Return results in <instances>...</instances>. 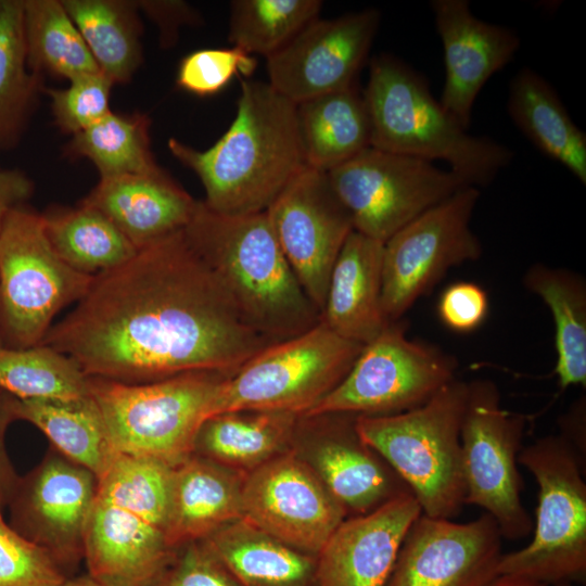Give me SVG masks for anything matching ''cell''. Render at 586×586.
<instances>
[{
    "mask_svg": "<svg viewBox=\"0 0 586 586\" xmlns=\"http://www.w3.org/2000/svg\"><path fill=\"white\" fill-rule=\"evenodd\" d=\"M41 344L89 377L137 384L199 370L234 373L273 343L244 323L180 230L93 276Z\"/></svg>",
    "mask_w": 586,
    "mask_h": 586,
    "instance_id": "6da1fadb",
    "label": "cell"
},
{
    "mask_svg": "<svg viewBox=\"0 0 586 586\" xmlns=\"http://www.w3.org/2000/svg\"><path fill=\"white\" fill-rule=\"evenodd\" d=\"M237 114L211 148L171 138L170 153L201 180L211 209L226 215L265 212L304 167L296 104L268 82L243 79Z\"/></svg>",
    "mask_w": 586,
    "mask_h": 586,
    "instance_id": "7a4b0ae2",
    "label": "cell"
},
{
    "mask_svg": "<svg viewBox=\"0 0 586 586\" xmlns=\"http://www.w3.org/2000/svg\"><path fill=\"white\" fill-rule=\"evenodd\" d=\"M183 232L230 295L244 323L271 343L318 324L266 212L226 215L198 201Z\"/></svg>",
    "mask_w": 586,
    "mask_h": 586,
    "instance_id": "3957f363",
    "label": "cell"
},
{
    "mask_svg": "<svg viewBox=\"0 0 586 586\" xmlns=\"http://www.w3.org/2000/svg\"><path fill=\"white\" fill-rule=\"evenodd\" d=\"M173 468L119 454L98 479L84 561L106 586H153L173 560L167 540Z\"/></svg>",
    "mask_w": 586,
    "mask_h": 586,
    "instance_id": "277c9868",
    "label": "cell"
},
{
    "mask_svg": "<svg viewBox=\"0 0 586 586\" xmlns=\"http://www.w3.org/2000/svg\"><path fill=\"white\" fill-rule=\"evenodd\" d=\"M371 128L370 146L433 162L442 160L467 186H488L513 152L468 132L432 95L429 85L403 61L371 60L362 92Z\"/></svg>",
    "mask_w": 586,
    "mask_h": 586,
    "instance_id": "5b68a950",
    "label": "cell"
},
{
    "mask_svg": "<svg viewBox=\"0 0 586 586\" xmlns=\"http://www.w3.org/2000/svg\"><path fill=\"white\" fill-rule=\"evenodd\" d=\"M468 382L454 379L423 405L388 416H357L360 440L409 487L424 515L456 518L466 505L461 424Z\"/></svg>",
    "mask_w": 586,
    "mask_h": 586,
    "instance_id": "8992f818",
    "label": "cell"
},
{
    "mask_svg": "<svg viewBox=\"0 0 586 586\" xmlns=\"http://www.w3.org/2000/svg\"><path fill=\"white\" fill-rule=\"evenodd\" d=\"M231 374L199 370L137 384L90 377V394L118 454L175 467L193 454L196 434Z\"/></svg>",
    "mask_w": 586,
    "mask_h": 586,
    "instance_id": "52a82bcc",
    "label": "cell"
},
{
    "mask_svg": "<svg viewBox=\"0 0 586 586\" xmlns=\"http://www.w3.org/2000/svg\"><path fill=\"white\" fill-rule=\"evenodd\" d=\"M582 454L561 434L522 447L518 463L538 486L533 538L502 553L497 574L527 577L546 585L583 582L586 575V483Z\"/></svg>",
    "mask_w": 586,
    "mask_h": 586,
    "instance_id": "ba28073f",
    "label": "cell"
},
{
    "mask_svg": "<svg viewBox=\"0 0 586 586\" xmlns=\"http://www.w3.org/2000/svg\"><path fill=\"white\" fill-rule=\"evenodd\" d=\"M362 346L320 320L300 335L267 346L226 378L212 416L241 410L302 416L344 379Z\"/></svg>",
    "mask_w": 586,
    "mask_h": 586,
    "instance_id": "9c48e42d",
    "label": "cell"
},
{
    "mask_svg": "<svg viewBox=\"0 0 586 586\" xmlns=\"http://www.w3.org/2000/svg\"><path fill=\"white\" fill-rule=\"evenodd\" d=\"M93 276L67 265L53 250L42 214L15 207L0 232V331L3 346L43 342L56 314L77 303Z\"/></svg>",
    "mask_w": 586,
    "mask_h": 586,
    "instance_id": "30bf717a",
    "label": "cell"
},
{
    "mask_svg": "<svg viewBox=\"0 0 586 586\" xmlns=\"http://www.w3.org/2000/svg\"><path fill=\"white\" fill-rule=\"evenodd\" d=\"M457 359L436 345L409 340L406 322H390L365 344L344 379L302 416H388L426 403L456 378Z\"/></svg>",
    "mask_w": 586,
    "mask_h": 586,
    "instance_id": "8fae6325",
    "label": "cell"
},
{
    "mask_svg": "<svg viewBox=\"0 0 586 586\" xmlns=\"http://www.w3.org/2000/svg\"><path fill=\"white\" fill-rule=\"evenodd\" d=\"M524 426L522 416L501 407L495 382H468L460 433L466 505L484 509L509 540L525 538L534 526L522 502L518 470Z\"/></svg>",
    "mask_w": 586,
    "mask_h": 586,
    "instance_id": "7c38bea8",
    "label": "cell"
},
{
    "mask_svg": "<svg viewBox=\"0 0 586 586\" xmlns=\"http://www.w3.org/2000/svg\"><path fill=\"white\" fill-rule=\"evenodd\" d=\"M355 231L385 243L467 184L433 162L369 146L327 171Z\"/></svg>",
    "mask_w": 586,
    "mask_h": 586,
    "instance_id": "4fadbf2b",
    "label": "cell"
},
{
    "mask_svg": "<svg viewBox=\"0 0 586 586\" xmlns=\"http://www.w3.org/2000/svg\"><path fill=\"white\" fill-rule=\"evenodd\" d=\"M479 198L480 189L463 187L383 244L382 309L388 322L402 320L449 269L481 257L482 243L470 226Z\"/></svg>",
    "mask_w": 586,
    "mask_h": 586,
    "instance_id": "5bb4252c",
    "label": "cell"
},
{
    "mask_svg": "<svg viewBox=\"0 0 586 586\" xmlns=\"http://www.w3.org/2000/svg\"><path fill=\"white\" fill-rule=\"evenodd\" d=\"M98 477L50 446L42 460L20 476L9 501V523L41 547L67 578L85 557L87 526Z\"/></svg>",
    "mask_w": 586,
    "mask_h": 586,
    "instance_id": "9a60e30c",
    "label": "cell"
},
{
    "mask_svg": "<svg viewBox=\"0 0 586 586\" xmlns=\"http://www.w3.org/2000/svg\"><path fill=\"white\" fill-rule=\"evenodd\" d=\"M346 514L314 469L292 451L243 477L241 519L303 552L317 556Z\"/></svg>",
    "mask_w": 586,
    "mask_h": 586,
    "instance_id": "2e32d148",
    "label": "cell"
},
{
    "mask_svg": "<svg viewBox=\"0 0 586 586\" xmlns=\"http://www.w3.org/2000/svg\"><path fill=\"white\" fill-rule=\"evenodd\" d=\"M265 212L284 256L321 315L333 265L354 230L328 173L304 166Z\"/></svg>",
    "mask_w": 586,
    "mask_h": 586,
    "instance_id": "e0dca14e",
    "label": "cell"
},
{
    "mask_svg": "<svg viewBox=\"0 0 586 586\" xmlns=\"http://www.w3.org/2000/svg\"><path fill=\"white\" fill-rule=\"evenodd\" d=\"M380 18L378 10L366 9L314 20L266 58L268 84L295 104L355 85Z\"/></svg>",
    "mask_w": 586,
    "mask_h": 586,
    "instance_id": "ac0fdd59",
    "label": "cell"
},
{
    "mask_svg": "<svg viewBox=\"0 0 586 586\" xmlns=\"http://www.w3.org/2000/svg\"><path fill=\"white\" fill-rule=\"evenodd\" d=\"M501 539L487 513L466 523L421 513L385 586H485L498 575Z\"/></svg>",
    "mask_w": 586,
    "mask_h": 586,
    "instance_id": "d6986e66",
    "label": "cell"
},
{
    "mask_svg": "<svg viewBox=\"0 0 586 586\" xmlns=\"http://www.w3.org/2000/svg\"><path fill=\"white\" fill-rule=\"evenodd\" d=\"M441 38L445 81L441 105L464 129L475 99L488 79L512 61L521 38L511 28L476 17L467 0H433Z\"/></svg>",
    "mask_w": 586,
    "mask_h": 586,
    "instance_id": "ffe728a7",
    "label": "cell"
},
{
    "mask_svg": "<svg viewBox=\"0 0 586 586\" xmlns=\"http://www.w3.org/2000/svg\"><path fill=\"white\" fill-rule=\"evenodd\" d=\"M421 508L412 494L345 519L316 556L318 586H385Z\"/></svg>",
    "mask_w": 586,
    "mask_h": 586,
    "instance_id": "44dd1931",
    "label": "cell"
},
{
    "mask_svg": "<svg viewBox=\"0 0 586 586\" xmlns=\"http://www.w3.org/2000/svg\"><path fill=\"white\" fill-rule=\"evenodd\" d=\"M321 441L315 445L311 464L330 494L356 515L411 494L406 483L356 430V415L322 413Z\"/></svg>",
    "mask_w": 586,
    "mask_h": 586,
    "instance_id": "7402d4cb",
    "label": "cell"
},
{
    "mask_svg": "<svg viewBox=\"0 0 586 586\" xmlns=\"http://www.w3.org/2000/svg\"><path fill=\"white\" fill-rule=\"evenodd\" d=\"M81 203L106 216L139 250L183 230L198 201L161 168L100 178Z\"/></svg>",
    "mask_w": 586,
    "mask_h": 586,
    "instance_id": "603a6c76",
    "label": "cell"
},
{
    "mask_svg": "<svg viewBox=\"0 0 586 586\" xmlns=\"http://www.w3.org/2000/svg\"><path fill=\"white\" fill-rule=\"evenodd\" d=\"M383 244L353 230L333 265L321 313L329 328L361 345L390 323L382 309Z\"/></svg>",
    "mask_w": 586,
    "mask_h": 586,
    "instance_id": "cb8c5ba5",
    "label": "cell"
},
{
    "mask_svg": "<svg viewBox=\"0 0 586 586\" xmlns=\"http://www.w3.org/2000/svg\"><path fill=\"white\" fill-rule=\"evenodd\" d=\"M243 477L192 454L173 468L167 540L177 550L241 519Z\"/></svg>",
    "mask_w": 586,
    "mask_h": 586,
    "instance_id": "d4e9b609",
    "label": "cell"
},
{
    "mask_svg": "<svg viewBox=\"0 0 586 586\" xmlns=\"http://www.w3.org/2000/svg\"><path fill=\"white\" fill-rule=\"evenodd\" d=\"M203 542L241 586H318L316 556L297 550L242 519Z\"/></svg>",
    "mask_w": 586,
    "mask_h": 586,
    "instance_id": "484cf974",
    "label": "cell"
},
{
    "mask_svg": "<svg viewBox=\"0 0 586 586\" xmlns=\"http://www.w3.org/2000/svg\"><path fill=\"white\" fill-rule=\"evenodd\" d=\"M508 112L519 130L546 156L586 184V136L551 85L532 68L509 86Z\"/></svg>",
    "mask_w": 586,
    "mask_h": 586,
    "instance_id": "4316f807",
    "label": "cell"
},
{
    "mask_svg": "<svg viewBox=\"0 0 586 586\" xmlns=\"http://www.w3.org/2000/svg\"><path fill=\"white\" fill-rule=\"evenodd\" d=\"M305 165L329 171L370 146L366 102L356 85L296 104Z\"/></svg>",
    "mask_w": 586,
    "mask_h": 586,
    "instance_id": "83f0119b",
    "label": "cell"
},
{
    "mask_svg": "<svg viewBox=\"0 0 586 586\" xmlns=\"http://www.w3.org/2000/svg\"><path fill=\"white\" fill-rule=\"evenodd\" d=\"M298 416L241 410L214 415L201 425L193 454L233 471H252L283 453Z\"/></svg>",
    "mask_w": 586,
    "mask_h": 586,
    "instance_id": "f1b7e54d",
    "label": "cell"
},
{
    "mask_svg": "<svg viewBox=\"0 0 586 586\" xmlns=\"http://www.w3.org/2000/svg\"><path fill=\"white\" fill-rule=\"evenodd\" d=\"M17 420L40 430L51 446L98 479L119 455L91 394L78 399H18Z\"/></svg>",
    "mask_w": 586,
    "mask_h": 586,
    "instance_id": "f546056e",
    "label": "cell"
},
{
    "mask_svg": "<svg viewBox=\"0 0 586 586\" xmlns=\"http://www.w3.org/2000/svg\"><path fill=\"white\" fill-rule=\"evenodd\" d=\"M523 284L549 308L555 326L559 386H586V282L582 275L561 267L532 265Z\"/></svg>",
    "mask_w": 586,
    "mask_h": 586,
    "instance_id": "4dcf8cb0",
    "label": "cell"
},
{
    "mask_svg": "<svg viewBox=\"0 0 586 586\" xmlns=\"http://www.w3.org/2000/svg\"><path fill=\"white\" fill-rule=\"evenodd\" d=\"M100 72L127 82L142 61L138 4L120 0H63Z\"/></svg>",
    "mask_w": 586,
    "mask_h": 586,
    "instance_id": "1f68e13d",
    "label": "cell"
},
{
    "mask_svg": "<svg viewBox=\"0 0 586 586\" xmlns=\"http://www.w3.org/2000/svg\"><path fill=\"white\" fill-rule=\"evenodd\" d=\"M42 218L53 250L79 272L95 276L119 266L137 252L106 216L82 203L42 214Z\"/></svg>",
    "mask_w": 586,
    "mask_h": 586,
    "instance_id": "d6a6232c",
    "label": "cell"
},
{
    "mask_svg": "<svg viewBox=\"0 0 586 586\" xmlns=\"http://www.w3.org/2000/svg\"><path fill=\"white\" fill-rule=\"evenodd\" d=\"M23 4L27 62L33 74L48 72L69 80L100 71L62 1L23 0Z\"/></svg>",
    "mask_w": 586,
    "mask_h": 586,
    "instance_id": "836d02e7",
    "label": "cell"
},
{
    "mask_svg": "<svg viewBox=\"0 0 586 586\" xmlns=\"http://www.w3.org/2000/svg\"><path fill=\"white\" fill-rule=\"evenodd\" d=\"M0 390L18 399H78L90 395V377L49 345H1Z\"/></svg>",
    "mask_w": 586,
    "mask_h": 586,
    "instance_id": "e575fe53",
    "label": "cell"
},
{
    "mask_svg": "<svg viewBox=\"0 0 586 586\" xmlns=\"http://www.w3.org/2000/svg\"><path fill=\"white\" fill-rule=\"evenodd\" d=\"M149 127L150 120L144 115L111 112L74 135L68 151L89 158L100 178L155 173L161 167L150 149Z\"/></svg>",
    "mask_w": 586,
    "mask_h": 586,
    "instance_id": "d590c367",
    "label": "cell"
},
{
    "mask_svg": "<svg viewBox=\"0 0 586 586\" xmlns=\"http://www.w3.org/2000/svg\"><path fill=\"white\" fill-rule=\"evenodd\" d=\"M37 88L27 62L23 0H0V148L20 136Z\"/></svg>",
    "mask_w": 586,
    "mask_h": 586,
    "instance_id": "8d00e7d4",
    "label": "cell"
},
{
    "mask_svg": "<svg viewBox=\"0 0 586 586\" xmlns=\"http://www.w3.org/2000/svg\"><path fill=\"white\" fill-rule=\"evenodd\" d=\"M228 39L245 52L273 54L318 18L319 0H234Z\"/></svg>",
    "mask_w": 586,
    "mask_h": 586,
    "instance_id": "74e56055",
    "label": "cell"
},
{
    "mask_svg": "<svg viewBox=\"0 0 586 586\" xmlns=\"http://www.w3.org/2000/svg\"><path fill=\"white\" fill-rule=\"evenodd\" d=\"M256 59L241 48H204L183 56L177 71V86L199 97L214 95L237 75L251 76Z\"/></svg>",
    "mask_w": 586,
    "mask_h": 586,
    "instance_id": "f35d334b",
    "label": "cell"
},
{
    "mask_svg": "<svg viewBox=\"0 0 586 586\" xmlns=\"http://www.w3.org/2000/svg\"><path fill=\"white\" fill-rule=\"evenodd\" d=\"M64 89H47L56 125L72 136L89 128L112 111L113 81L102 72L78 75Z\"/></svg>",
    "mask_w": 586,
    "mask_h": 586,
    "instance_id": "ab89813d",
    "label": "cell"
},
{
    "mask_svg": "<svg viewBox=\"0 0 586 586\" xmlns=\"http://www.w3.org/2000/svg\"><path fill=\"white\" fill-rule=\"evenodd\" d=\"M66 579L48 552L16 532L0 511V586H63Z\"/></svg>",
    "mask_w": 586,
    "mask_h": 586,
    "instance_id": "60d3db41",
    "label": "cell"
},
{
    "mask_svg": "<svg viewBox=\"0 0 586 586\" xmlns=\"http://www.w3.org/2000/svg\"><path fill=\"white\" fill-rule=\"evenodd\" d=\"M153 586H241L203 540L176 553Z\"/></svg>",
    "mask_w": 586,
    "mask_h": 586,
    "instance_id": "b9f144b4",
    "label": "cell"
},
{
    "mask_svg": "<svg viewBox=\"0 0 586 586\" xmlns=\"http://www.w3.org/2000/svg\"><path fill=\"white\" fill-rule=\"evenodd\" d=\"M487 314V293L474 282H455L438 298L437 315L442 323L458 333L474 331L485 321Z\"/></svg>",
    "mask_w": 586,
    "mask_h": 586,
    "instance_id": "7bdbcfd3",
    "label": "cell"
},
{
    "mask_svg": "<svg viewBox=\"0 0 586 586\" xmlns=\"http://www.w3.org/2000/svg\"><path fill=\"white\" fill-rule=\"evenodd\" d=\"M15 402L16 397L0 390V511L8 507L20 479L5 445L8 428L17 420Z\"/></svg>",
    "mask_w": 586,
    "mask_h": 586,
    "instance_id": "ee69618b",
    "label": "cell"
},
{
    "mask_svg": "<svg viewBox=\"0 0 586 586\" xmlns=\"http://www.w3.org/2000/svg\"><path fill=\"white\" fill-rule=\"evenodd\" d=\"M140 7L158 24L162 40L166 44H171L176 40L180 26L198 21L195 12L182 1H149Z\"/></svg>",
    "mask_w": 586,
    "mask_h": 586,
    "instance_id": "f6af8a7d",
    "label": "cell"
},
{
    "mask_svg": "<svg viewBox=\"0 0 586 586\" xmlns=\"http://www.w3.org/2000/svg\"><path fill=\"white\" fill-rule=\"evenodd\" d=\"M31 180L21 170L0 169V232L12 209L30 198Z\"/></svg>",
    "mask_w": 586,
    "mask_h": 586,
    "instance_id": "bcb514c9",
    "label": "cell"
},
{
    "mask_svg": "<svg viewBox=\"0 0 586 586\" xmlns=\"http://www.w3.org/2000/svg\"><path fill=\"white\" fill-rule=\"evenodd\" d=\"M485 586H549L544 583L518 575L501 574L495 576ZM552 586H572L571 583H559Z\"/></svg>",
    "mask_w": 586,
    "mask_h": 586,
    "instance_id": "7dc6e473",
    "label": "cell"
},
{
    "mask_svg": "<svg viewBox=\"0 0 586 586\" xmlns=\"http://www.w3.org/2000/svg\"><path fill=\"white\" fill-rule=\"evenodd\" d=\"M63 586H106L90 577L88 574L73 576L66 579Z\"/></svg>",
    "mask_w": 586,
    "mask_h": 586,
    "instance_id": "c3c4849f",
    "label": "cell"
},
{
    "mask_svg": "<svg viewBox=\"0 0 586 586\" xmlns=\"http://www.w3.org/2000/svg\"><path fill=\"white\" fill-rule=\"evenodd\" d=\"M1 345H3V342H2L1 331H0V346Z\"/></svg>",
    "mask_w": 586,
    "mask_h": 586,
    "instance_id": "681fc988",
    "label": "cell"
}]
</instances>
